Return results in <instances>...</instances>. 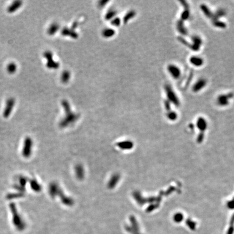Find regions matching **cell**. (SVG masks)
Segmentation results:
<instances>
[{"label": "cell", "instance_id": "1", "mask_svg": "<svg viewBox=\"0 0 234 234\" xmlns=\"http://www.w3.org/2000/svg\"><path fill=\"white\" fill-rule=\"evenodd\" d=\"M9 208H10V211L12 214L13 222L14 223V224L17 228L22 229L24 226V222L18 213L16 205L14 203L12 202L9 204Z\"/></svg>", "mask_w": 234, "mask_h": 234}, {"label": "cell", "instance_id": "2", "mask_svg": "<svg viewBox=\"0 0 234 234\" xmlns=\"http://www.w3.org/2000/svg\"><path fill=\"white\" fill-rule=\"evenodd\" d=\"M33 141L29 137L25 138L22 150V155L25 158H29L32 154Z\"/></svg>", "mask_w": 234, "mask_h": 234}, {"label": "cell", "instance_id": "3", "mask_svg": "<svg viewBox=\"0 0 234 234\" xmlns=\"http://www.w3.org/2000/svg\"><path fill=\"white\" fill-rule=\"evenodd\" d=\"M15 105V99L14 98H9L7 99L6 104V106L4 107V110L3 112V117L4 118H8L10 117L11 114L12 113L13 110L14 108Z\"/></svg>", "mask_w": 234, "mask_h": 234}, {"label": "cell", "instance_id": "4", "mask_svg": "<svg viewBox=\"0 0 234 234\" xmlns=\"http://www.w3.org/2000/svg\"><path fill=\"white\" fill-rule=\"evenodd\" d=\"M165 90L169 100L171 101L172 103H174L175 105L176 106H178L180 104L179 100L171 87L169 85H166L165 86Z\"/></svg>", "mask_w": 234, "mask_h": 234}, {"label": "cell", "instance_id": "5", "mask_svg": "<svg viewBox=\"0 0 234 234\" xmlns=\"http://www.w3.org/2000/svg\"><path fill=\"white\" fill-rule=\"evenodd\" d=\"M22 5V2L21 1H20V0L15 1L12 2V3L10 4L9 6L7 8V11L9 13L15 12L21 7Z\"/></svg>", "mask_w": 234, "mask_h": 234}, {"label": "cell", "instance_id": "6", "mask_svg": "<svg viewBox=\"0 0 234 234\" xmlns=\"http://www.w3.org/2000/svg\"><path fill=\"white\" fill-rule=\"evenodd\" d=\"M234 96V94L232 93H229L226 95H220V97L218 98V103L220 105L222 106H225V105H228L229 101L228 100L231 99Z\"/></svg>", "mask_w": 234, "mask_h": 234}, {"label": "cell", "instance_id": "7", "mask_svg": "<svg viewBox=\"0 0 234 234\" xmlns=\"http://www.w3.org/2000/svg\"><path fill=\"white\" fill-rule=\"evenodd\" d=\"M168 71L170 73H171L172 76L175 78V79H177L179 78L181 75V71L180 69L177 67L175 66L174 65H170L168 67Z\"/></svg>", "mask_w": 234, "mask_h": 234}, {"label": "cell", "instance_id": "8", "mask_svg": "<svg viewBox=\"0 0 234 234\" xmlns=\"http://www.w3.org/2000/svg\"><path fill=\"white\" fill-rule=\"evenodd\" d=\"M206 84V81L204 79H200V80L198 81L196 84L194 85L193 87V91L194 92H198L201 90L202 88L205 86Z\"/></svg>", "mask_w": 234, "mask_h": 234}, {"label": "cell", "instance_id": "9", "mask_svg": "<svg viewBox=\"0 0 234 234\" xmlns=\"http://www.w3.org/2000/svg\"><path fill=\"white\" fill-rule=\"evenodd\" d=\"M30 183V187L32 188L34 191L40 192L41 189V186L40 184L38 183L36 180L34 179L30 180L29 181Z\"/></svg>", "mask_w": 234, "mask_h": 234}, {"label": "cell", "instance_id": "10", "mask_svg": "<svg viewBox=\"0 0 234 234\" xmlns=\"http://www.w3.org/2000/svg\"><path fill=\"white\" fill-rule=\"evenodd\" d=\"M18 184H16V185L21 187L23 190H25L27 182H28V180L27 178V177H24V176H23V175H21V176H20L18 177Z\"/></svg>", "mask_w": 234, "mask_h": 234}, {"label": "cell", "instance_id": "11", "mask_svg": "<svg viewBox=\"0 0 234 234\" xmlns=\"http://www.w3.org/2000/svg\"><path fill=\"white\" fill-rule=\"evenodd\" d=\"M190 63L196 66H201L203 64V61L202 58L199 57H193L190 58Z\"/></svg>", "mask_w": 234, "mask_h": 234}, {"label": "cell", "instance_id": "12", "mask_svg": "<svg viewBox=\"0 0 234 234\" xmlns=\"http://www.w3.org/2000/svg\"><path fill=\"white\" fill-rule=\"evenodd\" d=\"M18 69V66L14 62L10 63L7 66V71L9 74H14L16 72Z\"/></svg>", "mask_w": 234, "mask_h": 234}, {"label": "cell", "instance_id": "13", "mask_svg": "<svg viewBox=\"0 0 234 234\" xmlns=\"http://www.w3.org/2000/svg\"><path fill=\"white\" fill-rule=\"evenodd\" d=\"M24 196V193L16 192V193H10L7 194L6 196L7 199L8 200H13L15 198L23 197Z\"/></svg>", "mask_w": 234, "mask_h": 234}, {"label": "cell", "instance_id": "14", "mask_svg": "<svg viewBox=\"0 0 234 234\" xmlns=\"http://www.w3.org/2000/svg\"><path fill=\"white\" fill-rule=\"evenodd\" d=\"M177 29L178 31L182 34L186 35L187 34V30H186L184 27L183 21L181 20L178 22Z\"/></svg>", "mask_w": 234, "mask_h": 234}, {"label": "cell", "instance_id": "15", "mask_svg": "<svg viewBox=\"0 0 234 234\" xmlns=\"http://www.w3.org/2000/svg\"><path fill=\"white\" fill-rule=\"evenodd\" d=\"M201 9L204 12L206 16L208 17V18H212V16H213V15L210 12V10L209 9V8H207V7L205 6L204 4H203V5H202L201 6Z\"/></svg>", "mask_w": 234, "mask_h": 234}, {"label": "cell", "instance_id": "16", "mask_svg": "<svg viewBox=\"0 0 234 234\" xmlns=\"http://www.w3.org/2000/svg\"><path fill=\"white\" fill-rule=\"evenodd\" d=\"M192 41H194V46L197 49V50L200 48V45L201 44L202 41L201 38L198 37H194L192 38Z\"/></svg>", "mask_w": 234, "mask_h": 234}, {"label": "cell", "instance_id": "17", "mask_svg": "<svg viewBox=\"0 0 234 234\" xmlns=\"http://www.w3.org/2000/svg\"><path fill=\"white\" fill-rule=\"evenodd\" d=\"M189 16V12L188 9L184 10L181 15V20L183 21L184 20H187Z\"/></svg>", "mask_w": 234, "mask_h": 234}, {"label": "cell", "instance_id": "18", "mask_svg": "<svg viewBox=\"0 0 234 234\" xmlns=\"http://www.w3.org/2000/svg\"><path fill=\"white\" fill-rule=\"evenodd\" d=\"M214 25L215 26L220 27V28H225L226 27V24L224 23V22L218 21H215L214 22Z\"/></svg>", "mask_w": 234, "mask_h": 234}, {"label": "cell", "instance_id": "19", "mask_svg": "<svg viewBox=\"0 0 234 234\" xmlns=\"http://www.w3.org/2000/svg\"><path fill=\"white\" fill-rule=\"evenodd\" d=\"M165 105L166 107V109H170V105L169 101L166 100V101H165Z\"/></svg>", "mask_w": 234, "mask_h": 234}]
</instances>
